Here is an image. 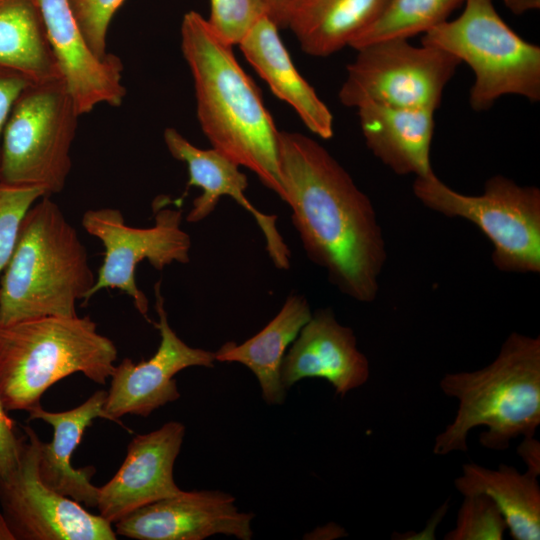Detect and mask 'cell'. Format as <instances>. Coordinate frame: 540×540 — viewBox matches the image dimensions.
Listing matches in <instances>:
<instances>
[{
	"label": "cell",
	"mask_w": 540,
	"mask_h": 540,
	"mask_svg": "<svg viewBox=\"0 0 540 540\" xmlns=\"http://www.w3.org/2000/svg\"><path fill=\"white\" fill-rule=\"evenodd\" d=\"M184 435L185 426L177 421L136 435L118 471L99 487V515L114 524L140 507L182 492L174 480V464Z\"/></svg>",
	"instance_id": "obj_14"
},
{
	"label": "cell",
	"mask_w": 540,
	"mask_h": 540,
	"mask_svg": "<svg viewBox=\"0 0 540 540\" xmlns=\"http://www.w3.org/2000/svg\"><path fill=\"white\" fill-rule=\"evenodd\" d=\"M391 0H296L287 27L308 55L326 57L350 46Z\"/></svg>",
	"instance_id": "obj_22"
},
{
	"label": "cell",
	"mask_w": 540,
	"mask_h": 540,
	"mask_svg": "<svg viewBox=\"0 0 540 540\" xmlns=\"http://www.w3.org/2000/svg\"><path fill=\"white\" fill-rule=\"evenodd\" d=\"M208 23L231 46L238 45L266 13L264 0H210Z\"/></svg>",
	"instance_id": "obj_28"
},
{
	"label": "cell",
	"mask_w": 540,
	"mask_h": 540,
	"mask_svg": "<svg viewBox=\"0 0 540 540\" xmlns=\"http://www.w3.org/2000/svg\"><path fill=\"white\" fill-rule=\"evenodd\" d=\"M0 67L23 75L31 83L62 76L39 0H0Z\"/></svg>",
	"instance_id": "obj_24"
},
{
	"label": "cell",
	"mask_w": 540,
	"mask_h": 540,
	"mask_svg": "<svg viewBox=\"0 0 540 540\" xmlns=\"http://www.w3.org/2000/svg\"><path fill=\"white\" fill-rule=\"evenodd\" d=\"M456 525L445 540H502L506 522L496 504L484 494L463 496Z\"/></svg>",
	"instance_id": "obj_26"
},
{
	"label": "cell",
	"mask_w": 540,
	"mask_h": 540,
	"mask_svg": "<svg viewBox=\"0 0 540 540\" xmlns=\"http://www.w3.org/2000/svg\"><path fill=\"white\" fill-rule=\"evenodd\" d=\"M155 310L161 341L148 360L134 363L125 358L111 375L104 410L110 421L121 424L120 417L131 414L148 417L154 410L180 397L174 376L189 367L213 368L214 352L193 348L178 337L168 322L161 281L154 285Z\"/></svg>",
	"instance_id": "obj_12"
},
{
	"label": "cell",
	"mask_w": 540,
	"mask_h": 540,
	"mask_svg": "<svg viewBox=\"0 0 540 540\" xmlns=\"http://www.w3.org/2000/svg\"><path fill=\"white\" fill-rule=\"evenodd\" d=\"M454 20L434 27L421 44L440 48L467 63L475 80L469 103L485 111L504 95L540 100V47L525 41L501 18L493 0H466Z\"/></svg>",
	"instance_id": "obj_6"
},
{
	"label": "cell",
	"mask_w": 540,
	"mask_h": 540,
	"mask_svg": "<svg viewBox=\"0 0 540 540\" xmlns=\"http://www.w3.org/2000/svg\"><path fill=\"white\" fill-rule=\"evenodd\" d=\"M439 387L458 401L453 421L434 440L444 456L468 450L470 431L483 426L480 444L504 451L511 440L533 437L540 426V337L512 332L487 366L445 374Z\"/></svg>",
	"instance_id": "obj_3"
},
{
	"label": "cell",
	"mask_w": 540,
	"mask_h": 540,
	"mask_svg": "<svg viewBox=\"0 0 540 540\" xmlns=\"http://www.w3.org/2000/svg\"><path fill=\"white\" fill-rule=\"evenodd\" d=\"M17 466L0 477V517L12 540H116L112 524L43 483L38 473L41 440L24 426Z\"/></svg>",
	"instance_id": "obj_11"
},
{
	"label": "cell",
	"mask_w": 540,
	"mask_h": 540,
	"mask_svg": "<svg viewBox=\"0 0 540 540\" xmlns=\"http://www.w3.org/2000/svg\"><path fill=\"white\" fill-rule=\"evenodd\" d=\"M107 391L98 390L77 407L62 412L44 410L41 405L29 409V420H42L53 428V439L41 441L38 473L48 487L87 507H96L99 487L92 484V466L76 469L71 456L87 427L96 418L109 420L104 410Z\"/></svg>",
	"instance_id": "obj_18"
},
{
	"label": "cell",
	"mask_w": 540,
	"mask_h": 540,
	"mask_svg": "<svg viewBox=\"0 0 540 540\" xmlns=\"http://www.w3.org/2000/svg\"><path fill=\"white\" fill-rule=\"evenodd\" d=\"M466 0H391L382 14L350 44L355 50L368 44L409 39L425 34L447 21L454 9Z\"/></svg>",
	"instance_id": "obj_25"
},
{
	"label": "cell",
	"mask_w": 540,
	"mask_h": 540,
	"mask_svg": "<svg viewBox=\"0 0 540 540\" xmlns=\"http://www.w3.org/2000/svg\"><path fill=\"white\" fill-rule=\"evenodd\" d=\"M537 475L520 473L514 466L501 463L497 469L470 462L462 465V474L454 480L463 496L484 494L501 512L514 540L540 539V486Z\"/></svg>",
	"instance_id": "obj_23"
},
{
	"label": "cell",
	"mask_w": 540,
	"mask_h": 540,
	"mask_svg": "<svg viewBox=\"0 0 540 540\" xmlns=\"http://www.w3.org/2000/svg\"><path fill=\"white\" fill-rule=\"evenodd\" d=\"M49 43L78 113H89L99 104L118 107L126 89L123 65L108 54L97 57L76 22L69 0H39Z\"/></svg>",
	"instance_id": "obj_16"
},
{
	"label": "cell",
	"mask_w": 540,
	"mask_h": 540,
	"mask_svg": "<svg viewBox=\"0 0 540 540\" xmlns=\"http://www.w3.org/2000/svg\"><path fill=\"white\" fill-rule=\"evenodd\" d=\"M76 22L92 52L105 58L110 22L125 0H69Z\"/></svg>",
	"instance_id": "obj_29"
},
{
	"label": "cell",
	"mask_w": 540,
	"mask_h": 540,
	"mask_svg": "<svg viewBox=\"0 0 540 540\" xmlns=\"http://www.w3.org/2000/svg\"><path fill=\"white\" fill-rule=\"evenodd\" d=\"M181 209L154 207V225L138 228L126 224L115 208L87 210L82 227L104 246V258L89 299L102 289H119L133 300L137 311L148 321V299L136 283L137 265L148 260L162 271L172 263L190 262L191 238L182 227Z\"/></svg>",
	"instance_id": "obj_10"
},
{
	"label": "cell",
	"mask_w": 540,
	"mask_h": 540,
	"mask_svg": "<svg viewBox=\"0 0 540 540\" xmlns=\"http://www.w3.org/2000/svg\"><path fill=\"white\" fill-rule=\"evenodd\" d=\"M230 44L195 11L181 23V50L191 71L197 118L212 148L285 202L277 130L260 91L237 62Z\"/></svg>",
	"instance_id": "obj_2"
},
{
	"label": "cell",
	"mask_w": 540,
	"mask_h": 540,
	"mask_svg": "<svg viewBox=\"0 0 540 540\" xmlns=\"http://www.w3.org/2000/svg\"><path fill=\"white\" fill-rule=\"evenodd\" d=\"M369 376V361L357 348L353 330L340 324L330 308L312 313L281 366L286 390L302 379L321 378L341 397L364 385Z\"/></svg>",
	"instance_id": "obj_17"
},
{
	"label": "cell",
	"mask_w": 540,
	"mask_h": 540,
	"mask_svg": "<svg viewBox=\"0 0 540 540\" xmlns=\"http://www.w3.org/2000/svg\"><path fill=\"white\" fill-rule=\"evenodd\" d=\"M80 114L62 76L28 84L15 100L0 145V181L60 193L69 176Z\"/></svg>",
	"instance_id": "obj_7"
},
{
	"label": "cell",
	"mask_w": 540,
	"mask_h": 540,
	"mask_svg": "<svg viewBox=\"0 0 540 540\" xmlns=\"http://www.w3.org/2000/svg\"><path fill=\"white\" fill-rule=\"evenodd\" d=\"M114 342L88 316L0 322V398L7 412L28 411L59 380L80 372L105 384L115 369Z\"/></svg>",
	"instance_id": "obj_5"
},
{
	"label": "cell",
	"mask_w": 540,
	"mask_h": 540,
	"mask_svg": "<svg viewBox=\"0 0 540 540\" xmlns=\"http://www.w3.org/2000/svg\"><path fill=\"white\" fill-rule=\"evenodd\" d=\"M311 316L306 297L291 293L277 315L262 330L241 344L233 341L224 343L214 352L215 360L245 365L256 376L265 402L281 404L286 394L281 382L286 349Z\"/></svg>",
	"instance_id": "obj_21"
},
{
	"label": "cell",
	"mask_w": 540,
	"mask_h": 540,
	"mask_svg": "<svg viewBox=\"0 0 540 540\" xmlns=\"http://www.w3.org/2000/svg\"><path fill=\"white\" fill-rule=\"evenodd\" d=\"M413 193L427 208L475 224L491 241L492 261L500 271L540 272L539 188L495 175L483 194L466 195L431 172L415 178Z\"/></svg>",
	"instance_id": "obj_8"
},
{
	"label": "cell",
	"mask_w": 540,
	"mask_h": 540,
	"mask_svg": "<svg viewBox=\"0 0 540 540\" xmlns=\"http://www.w3.org/2000/svg\"><path fill=\"white\" fill-rule=\"evenodd\" d=\"M278 30L277 25L264 15L238 46L273 94L296 111L307 129L329 139L333 135V115L294 66Z\"/></svg>",
	"instance_id": "obj_19"
},
{
	"label": "cell",
	"mask_w": 540,
	"mask_h": 540,
	"mask_svg": "<svg viewBox=\"0 0 540 540\" xmlns=\"http://www.w3.org/2000/svg\"><path fill=\"white\" fill-rule=\"evenodd\" d=\"M96 277L78 232L49 196L22 220L13 254L0 278V322L77 316Z\"/></svg>",
	"instance_id": "obj_4"
},
{
	"label": "cell",
	"mask_w": 540,
	"mask_h": 540,
	"mask_svg": "<svg viewBox=\"0 0 540 540\" xmlns=\"http://www.w3.org/2000/svg\"><path fill=\"white\" fill-rule=\"evenodd\" d=\"M504 5L514 14L520 15L531 10H538L540 0H502Z\"/></svg>",
	"instance_id": "obj_34"
},
{
	"label": "cell",
	"mask_w": 540,
	"mask_h": 540,
	"mask_svg": "<svg viewBox=\"0 0 540 540\" xmlns=\"http://www.w3.org/2000/svg\"><path fill=\"white\" fill-rule=\"evenodd\" d=\"M519 457L527 466L528 472L540 475V443L535 436L524 437L517 448Z\"/></svg>",
	"instance_id": "obj_32"
},
{
	"label": "cell",
	"mask_w": 540,
	"mask_h": 540,
	"mask_svg": "<svg viewBox=\"0 0 540 540\" xmlns=\"http://www.w3.org/2000/svg\"><path fill=\"white\" fill-rule=\"evenodd\" d=\"M23 443L24 435L17 434L16 423L9 417L0 398V477L17 466Z\"/></svg>",
	"instance_id": "obj_30"
},
{
	"label": "cell",
	"mask_w": 540,
	"mask_h": 540,
	"mask_svg": "<svg viewBox=\"0 0 540 540\" xmlns=\"http://www.w3.org/2000/svg\"><path fill=\"white\" fill-rule=\"evenodd\" d=\"M163 138L172 157L187 166V188L196 186L202 190V194L193 200L186 221L201 222L215 210L222 196H229L255 219L274 266L288 270L291 253L277 228V216L261 212L248 200L245 195L248 179L240 166L214 148L202 149L193 145L175 128H166Z\"/></svg>",
	"instance_id": "obj_15"
},
{
	"label": "cell",
	"mask_w": 540,
	"mask_h": 540,
	"mask_svg": "<svg viewBox=\"0 0 540 540\" xmlns=\"http://www.w3.org/2000/svg\"><path fill=\"white\" fill-rule=\"evenodd\" d=\"M253 518L238 510L229 493L182 491L136 509L115 522L114 530L138 540H202L216 534L250 540Z\"/></svg>",
	"instance_id": "obj_13"
},
{
	"label": "cell",
	"mask_w": 540,
	"mask_h": 540,
	"mask_svg": "<svg viewBox=\"0 0 540 540\" xmlns=\"http://www.w3.org/2000/svg\"><path fill=\"white\" fill-rule=\"evenodd\" d=\"M357 111L366 145L384 165L398 175L418 177L433 172L430 148L435 110L368 103Z\"/></svg>",
	"instance_id": "obj_20"
},
{
	"label": "cell",
	"mask_w": 540,
	"mask_h": 540,
	"mask_svg": "<svg viewBox=\"0 0 540 540\" xmlns=\"http://www.w3.org/2000/svg\"><path fill=\"white\" fill-rule=\"evenodd\" d=\"M44 196L47 195L40 187L0 181V278L15 249L23 218Z\"/></svg>",
	"instance_id": "obj_27"
},
{
	"label": "cell",
	"mask_w": 540,
	"mask_h": 540,
	"mask_svg": "<svg viewBox=\"0 0 540 540\" xmlns=\"http://www.w3.org/2000/svg\"><path fill=\"white\" fill-rule=\"evenodd\" d=\"M30 83L23 75L0 67V145L12 106L22 90Z\"/></svg>",
	"instance_id": "obj_31"
},
{
	"label": "cell",
	"mask_w": 540,
	"mask_h": 540,
	"mask_svg": "<svg viewBox=\"0 0 540 540\" xmlns=\"http://www.w3.org/2000/svg\"><path fill=\"white\" fill-rule=\"evenodd\" d=\"M278 155L285 202L306 255L342 294L374 301L386 247L370 199L307 135L279 131Z\"/></svg>",
	"instance_id": "obj_1"
},
{
	"label": "cell",
	"mask_w": 540,
	"mask_h": 540,
	"mask_svg": "<svg viewBox=\"0 0 540 540\" xmlns=\"http://www.w3.org/2000/svg\"><path fill=\"white\" fill-rule=\"evenodd\" d=\"M339 91L352 108L368 103L436 110L460 60L436 47L408 39L377 41L357 49Z\"/></svg>",
	"instance_id": "obj_9"
},
{
	"label": "cell",
	"mask_w": 540,
	"mask_h": 540,
	"mask_svg": "<svg viewBox=\"0 0 540 540\" xmlns=\"http://www.w3.org/2000/svg\"><path fill=\"white\" fill-rule=\"evenodd\" d=\"M296 0H264L267 16L280 28L287 27L290 11Z\"/></svg>",
	"instance_id": "obj_33"
}]
</instances>
